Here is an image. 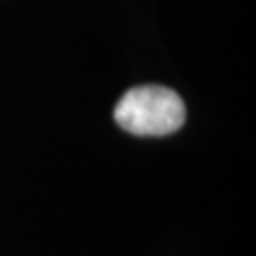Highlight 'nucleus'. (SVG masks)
Listing matches in <instances>:
<instances>
[{
	"label": "nucleus",
	"instance_id": "1",
	"mask_svg": "<svg viewBox=\"0 0 256 256\" xmlns=\"http://www.w3.org/2000/svg\"><path fill=\"white\" fill-rule=\"evenodd\" d=\"M114 120L131 135L165 137L182 128L186 108L176 92L150 84L124 93L114 108Z\"/></svg>",
	"mask_w": 256,
	"mask_h": 256
}]
</instances>
